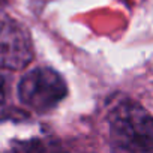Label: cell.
Returning <instances> with one entry per match:
<instances>
[{"label":"cell","mask_w":153,"mask_h":153,"mask_svg":"<svg viewBox=\"0 0 153 153\" xmlns=\"http://www.w3.org/2000/svg\"><path fill=\"white\" fill-rule=\"evenodd\" d=\"M6 101H8V90H6V83L5 78L0 75V119L5 116L6 111Z\"/></svg>","instance_id":"277c9868"},{"label":"cell","mask_w":153,"mask_h":153,"mask_svg":"<svg viewBox=\"0 0 153 153\" xmlns=\"http://www.w3.org/2000/svg\"><path fill=\"white\" fill-rule=\"evenodd\" d=\"M35 50L29 32L15 20L0 15V68L18 71L33 59Z\"/></svg>","instance_id":"3957f363"},{"label":"cell","mask_w":153,"mask_h":153,"mask_svg":"<svg viewBox=\"0 0 153 153\" xmlns=\"http://www.w3.org/2000/svg\"><path fill=\"white\" fill-rule=\"evenodd\" d=\"M68 95L63 76L51 68H35L23 75L18 84L20 101L38 111L47 113L56 108Z\"/></svg>","instance_id":"7a4b0ae2"},{"label":"cell","mask_w":153,"mask_h":153,"mask_svg":"<svg viewBox=\"0 0 153 153\" xmlns=\"http://www.w3.org/2000/svg\"><path fill=\"white\" fill-rule=\"evenodd\" d=\"M111 144L123 152L153 150V116L140 104L125 99L108 114Z\"/></svg>","instance_id":"6da1fadb"}]
</instances>
